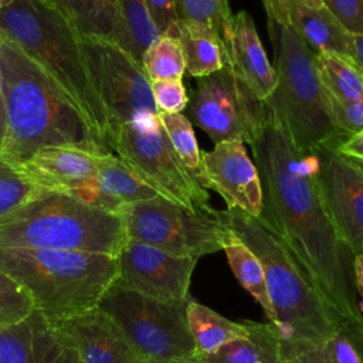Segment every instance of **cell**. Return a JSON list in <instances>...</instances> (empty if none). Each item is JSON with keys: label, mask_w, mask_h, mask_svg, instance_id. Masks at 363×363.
I'll use <instances>...</instances> for the list:
<instances>
[{"label": "cell", "mask_w": 363, "mask_h": 363, "mask_svg": "<svg viewBox=\"0 0 363 363\" xmlns=\"http://www.w3.org/2000/svg\"><path fill=\"white\" fill-rule=\"evenodd\" d=\"M250 147L262 187L258 218L279 237L345 325L363 323L353 281L354 255L328 213L315 152L298 149L269 111Z\"/></svg>", "instance_id": "obj_1"}, {"label": "cell", "mask_w": 363, "mask_h": 363, "mask_svg": "<svg viewBox=\"0 0 363 363\" xmlns=\"http://www.w3.org/2000/svg\"><path fill=\"white\" fill-rule=\"evenodd\" d=\"M0 68L6 119L0 160L23 163L41 147L64 145L106 153L64 94L17 44L1 34Z\"/></svg>", "instance_id": "obj_2"}, {"label": "cell", "mask_w": 363, "mask_h": 363, "mask_svg": "<svg viewBox=\"0 0 363 363\" xmlns=\"http://www.w3.org/2000/svg\"><path fill=\"white\" fill-rule=\"evenodd\" d=\"M214 216L258 257L264 267L274 311L271 325L278 333L281 350L320 343L345 326L285 244L262 220L237 208L214 210Z\"/></svg>", "instance_id": "obj_3"}, {"label": "cell", "mask_w": 363, "mask_h": 363, "mask_svg": "<svg viewBox=\"0 0 363 363\" xmlns=\"http://www.w3.org/2000/svg\"><path fill=\"white\" fill-rule=\"evenodd\" d=\"M0 34L17 44L64 94L106 153L111 126L94 89L79 34L47 1L16 0L0 11Z\"/></svg>", "instance_id": "obj_4"}, {"label": "cell", "mask_w": 363, "mask_h": 363, "mask_svg": "<svg viewBox=\"0 0 363 363\" xmlns=\"http://www.w3.org/2000/svg\"><path fill=\"white\" fill-rule=\"evenodd\" d=\"M0 269L31 298L51 323L98 308L119 275L118 257L61 250H0Z\"/></svg>", "instance_id": "obj_5"}, {"label": "cell", "mask_w": 363, "mask_h": 363, "mask_svg": "<svg viewBox=\"0 0 363 363\" xmlns=\"http://www.w3.org/2000/svg\"><path fill=\"white\" fill-rule=\"evenodd\" d=\"M126 241L119 213L67 193H44L0 217V250H61L118 257Z\"/></svg>", "instance_id": "obj_6"}, {"label": "cell", "mask_w": 363, "mask_h": 363, "mask_svg": "<svg viewBox=\"0 0 363 363\" xmlns=\"http://www.w3.org/2000/svg\"><path fill=\"white\" fill-rule=\"evenodd\" d=\"M277 85L264 101L301 150L337 149L349 135L335 123L315 68V54L286 23L267 14Z\"/></svg>", "instance_id": "obj_7"}, {"label": "cell", "mask_w": 363, "mask_h": 363, "mask_svg": "<svg viewBox=\"0 0 363 363\" xmlns=\"http://www.w3.org/2000/svg\"><path fill=\"white\" fill-rule=\"evenodd\" d=\"M190 299L163 302L112 285L98 308L147 363H183L197 353L187 323Z\"/></svg>", "instance_id": "obj_8"}, {"label": "cell", "mask_w": 363, "mask_h": 363, "mask_svg": "<svg viewBox=\"0 0 363 363\" xmlns=\"http://www.w3.org/2000/svg\"><path fill=\"white\" fill-rule=\"evenodd\" d=\"M111 150L162 197L193 211L214 213L207 190L176 155L159 115L113 128Z\"/></svg>", "instance_id": "obj_9"}, {"label": "cell", "mask_w": 363, "mask_h": 363, "mask_svg": "<svg viewBox=\"0 0 363 363\" xmlns=\"http://www.w3.org/2000/svg\"><path fill=\"white\" fill-rule=\"evenodd\" d=\"M129 240L176 257L199 259L224 248L231 230L216 216L193 211L162 196L121 207Z\"/></svg>", "instance_id": "obj_10"}, {"label": "cell", "mask_w": 363, "mask_h": 363, "mask_svg": "<svg viewBox=\"0 0 363 363\" xmlns=\"http://www.w3.org/2000/svg\"><path fill=\"white\" fill-rule=\"evenodd\" d=\"M191 125L216 143L241 140L251 145L268 118V108L233 72L228 62L210 75L197 78L184 109Z\"/></svg>", "instance_id": "obj_11"}, {"label": "cell", "mask_w": 363, "mask_h": 363, "mask_svg": "<svg viewBox=\"0 0 363 363\" xmlns=\"http://www.w3.org/2000/svg\"><path fill=\"white\" fill-rule=\"evenodd\" d=\"M79 43L111 133L122 123L159 115L150 79L140 62L108 40L79 35Z\"/></svg>", "instance_id": "obj_12"}, {"label": "cell", "mask_w": 363, "mask_h": 363, "mask_svg": "<svg viewBox=\"0 0 363 363\" xmlns=\"http://www.w3.org/2000/svg\"><path fill=\"white\" fill-rule=\"evenodd\" d=\"M197 261L128 238L118 254L119 275L113 285L163 302L187 301Z\"/></svg>", "instance_id": "obj_13"}, {"label": "cell", "mask_w": 363, "mask_h": 363, "mask_svg": "<svg viewBox=\"0 0 363 363\" xmlns=\"http://www.w3.org/2000/svg\"><path fill=\"white\" fill-rule=\"evenodd\" d=\"M312 150L333 227L353 255L363 254V172L332 147Z\"/></svg>", "instance_id": "obj_14"}, {"label": "cell", "mask_w": 363, "mask_h": 363, "mask_svg": "<svg viewBox=\"0 0 363 363\" xmlns=\"http://www.w3.org/2000/svg\"><path fill=\"white\" fill-rule=\"evenodd\" d=\"M203 186L220 194L227 208L241 210L252 217L262 213V187L258 169L241 140L216 143L201 155Z\"/></svg>", "instance_id": "obj_15"}, {"label": "cell", "mask_w": 363, "mask_h": 363, "mask_svg": "<svg viewBox=\"0 0 363 363\" xmlns=\"http://www.w3.org/2000/svg\"><path fill=\"white\" fill-rule=\"evenodd\" d=\"M0 363H79V356L60 328L34 311L0 328Z\"/></svg>", "instance_id": "obj_16"}, {"label": "cell", "mask_w": 363, "mask_h": 363, "mask_svg": "<svg viewBox=\"0 0 363 363\" xmlns=\"http://www.w3.org/2000/svg\"><path fill=\"white\" fill-rule=\"evenodd\" d=\"M99 155L81 146H45L18 164L44 189L81 199L95 182Z\"/></svg>", "instance_id": "obj_17"}, {"label": "cell", "mask_w": 363, "mask_h": 363, "mask_svg": "<svg viewBox=\"0 0 363 363\" xmlns=\"http://www.w3.org/2000/svg\"><path fill=\"white\" fill-rule=\"evenodd\" d=\"M55 325L77 349L79 363H147L99 308Z\"/></svg>", "instance_id": "obj_18"}, {"label": "cell", "mask_w": 363, "mask_h": 363, "mask_svg": "<svg viewBox=\"0 0 363 363\" xmlns=\"http://www.w3.org/2000/svg\"><path fill=\"white\" fill-rule=\"evenodd\" d=\"M225 52L233 72L258 99L265 101L277 85V75L248 11L233 14Z\"/></svg>", "instance_id": "obj_19"}, {"label": "cell", "mask_w": 363, "mask_h": 363, "mask_svg": "<svg viewBox=\"0 0 363 363\" xmlns=\"http://www.w3.org/2000/svg\"><path fill=\"white\" fill-rule=\"evenodd\" d=\"M160 196L113 153H101L88 204L119 213L121 207Z\"/></svg>", "instance_id": "obj_20"}, {"label": "cell", "mask_w": 363, "mask_h": 363, "mask_svg": "<svg viewBox=\"0 0 363 363\" xmlns=\"http://www.w3.org/2000/svg\"><path fill=\"white\" fill-rule=\"evenodd\" d=\"M288 24L306 43L313 54H333L352 60L353 40L325 7L291 3L286 7ZM353 61V60H352Z\"/></svg>", "instance_id": "obj_21"}, {"label": "cell", "mask_w": 363, "mask_h": 363, "mask_svg": "<svg viewBox=\"0 0 363 363\" xmlns=\"http://www.w3.org/2000/svg\"><path fill=\"white\" fill-rule=\"evenodd\" d=\"M247 320V319H245ZM247 335L211 353H196L191 363H281V342L275 328L267 322L247 320Z\"/></svg>", "instance_id": "obj_22"}, {"label": "cell", "mask_w": 363, "mask_h": 363, "mask_svg": "<svg viewBox=\"0 0 363 363\" xmlns=\"http://www.w3.org/2000/svg\"><path fill=\"white\" fill-rule=\"evenodd\" d=\"M174 38L180 43L184 71L201 78L221 69L227 61L225 45L220 34L210 26L177 20Z\"/></svg>", "instance_id": "obj_23"}, {"label": "cell", "mask_w": 363, "mask_h": 363, "mask_svg": "<svg viewBox=\"0 0 363 363\" xmlns=\"http://www.w3.org/2000/svg\"><path fill=\"white\" fill-rule=\"evenodd\" d=\"M81 37L119 44L121 27L116 0H47Z\"/></svg>", "instance_id": "obj_24"}, {"label": "cell", "mask_w": 363, "mask_h": 363, "mask_svg": "<svg viewBox=\"0 0 363 363\" xmlns=\"http://www.w3.org/2000/svg\"><path fill=\"white\" fill-rule=\"evenodd\" d=\"M187 323L199 353H211L248 332L245 319L230 320L194 299L187 305Z\"/></svg>", "instance_id": "obj_25"}, {"label": "cell", "mask_w": 363, "mask_h": 363, "mask_svg": "<svg viewBox=\"0 0 363 363\" xmlns=\"http://www.w3.org/2000/svg\"><path fill=\"white\" fill-rule=\"evenodd\" d=\"M230 268L241 286L250 292V295L264 309L268 322H274V311L267 291L265 272L258 257L231 231L224 248Z\"/></svg>", "instance_id": "obj_26"}, {"label": "cell", "mask_w": 363, "mask_h": 363, "mask_svg": "<svg viewBox=\"0 0 363 363\" xmlns=\"http://www.w3.org/2000/svg\"><path fill=\"white\" fill-rule=\"evenodd\" d=\"M315 68L325 91L339 101H363V71L333 54H315Z\"/></svg>", "instance_id": "obj_27"}, {"label": "cell", "mask_w": 363, "mask_h": 363, "mask_svg": "<svg viewBox=\"0 0 363 363\" xmlns=\"http://www.w3.org/2000/svg\"><path fill=\"white\" fill-rule=\"evenodd\" d=\"M119 14V47L142 62L146 48L160 35L150 20L145 0H116Z\"/></svg>", "instance_id": "obj_28"}, {"label": "cell", "mask_w": 363, "mask_h": 363, "mask_svg": "<svg viewBox=\"0 0 363 363\" xmlns=\"http://www.w3.org/2000/svg\"><path fill=\"white\" fill-rule=\"evenodd\" d=\"M159 119L176 155L190 174L203 186V153L199 147L191 122L183 113L159 112Z\"/></svg>", "instance_id": "obj_29"}, {"label": "cell", "mask_w": 363, "mask_h": 363, "mask_svg": "<svg viewBox=\"0 0 363 363\" xmlns=\"http://www.w3.org/2000/svg\"><path fill=\"white\" fill-rule=\"evenodd\" d=\"M281 363H362L343 328L332 337L309 346L281 350Z\"/></svg>", "instance_id": "obj_30"}, {"label": "cell", "mask_w": 363, "mask_h": 363, "mask_svg": "<svg viewBox=\"0 0 363 363\" xmlns=\"http://www.w3.org/2000/svg\"><path fill=\"white\" fill-rule=\"evenodd\" d=\"M48 191L21 164L0 160V217Z\"/></svg>", "instance_id": "obj_31"}, {"label": "cell", "mask_w": 363, "mask_h": 363, "mask_svg": "<svg viewBox=\"0 0 363 363\" xmlns=\"http://www.w3.org/2000/svg\"><path fill=\"white\" fill-rule=\"evenodd\" d=\"M142 67L150 81L182 79L184 58L177 38L159 35L143 52Z\"/></svg>", "instance_id": "obj_32"}, {"label": "cell", "mask_w": 363, "mask_h": 363, "mask_svg": "<svg viewBox=\"0 0 363 363\" xmlns=\"http://www.w3.org/2000/svg\"><path fill=\"white\" fill-rule=\"evenodd\" d=\"M174 9L177 20L196 21L213 27L225 45L233 18L228 0H174Z\"/></svg>", "instance_id": "obj_33"}, {"label": "cell", "mask_w": 363, "mask_h": 363, "mask_svg": "<svg viewBox=\"0 0 363 363\" xmlns=\"http://www.w3.org/2000/svg\"><path fill=\"white\" fill-rule=\"evenodd\" d=\"M34 312L30 295L0 269V328L16 325Z\"/></svg>", "instance_id": "obj_34"}, {"label": "cell", "mask_w": 363, "mask_h": 363, "mask_svg": "<svg viewBox=\"0 0 363 363\" xmlns=\"http://www.w3.org/2000/svg\"><path fill=\"white\" fill-rule=\"evenodd\" d=\"M157 112L162 113H182L189 102V95L182 79H157L150 81Z\"/></svg>", "instance_id": "obj_35"}, {"label": "cell", "mask_w": 363, "mask_h": 363, "mask_svg": "<svg viewBox=\"0 0 363 363\" xmlns=\"http://www.w3.org/2000/svg\"><path fill=\"white\" fill-rule=\"evenodd\" d=\"M326 95L336 126L349 136L363 132V101H339L328 92Z\"/></svg>", "instance_id": "obj_36"}, {"label": "cell", "mask_w": 363, "mask_h": 363, "mask_svg": "<svg viewBox=\"0 0 363 363\" xmlns=\"http://www.w3.org/2000/svg\"><path fill=\"white\" fill-rule=\"evenodd\" d=\"M352 35H363V0H320Z\"/></svg>", "instance_id": "obj_37"}, {"label": "cell", "mask_w": 363, "mask_h": 363, "mask_svg": "<svg viewBox=\"0 0 363 363\" xmlns=\"http://www.w3.org/2000/svg\"><path fill=\"white\" fill-rule=\"evenodd\" d=\"M145 4L157 33L174 38L177 23L174 0H145Z\"/></svg>", "instance_id": "obj_38"}, {"label": "cell", "mask_w": 363, "mask_h": 363, "mask_svg": "<svg viewBox=\"0 0 363 363\" xmlns=\"http://www.w3.org/2000/svg\"><path fill=\"white\" fill-rule=\"evenodd\" d=\"M291 3H299V4L309 6V7H319V6H322L320 0H262L265 13L268 16H272V17L278 18L282 23H286V24H288L286 7Z\"/></svg>", "instance_id": "obj_39"}, {"label": "cell", "mask_w": 363, "mask_h": 363, "mask_svg": "<svg viewBox=\"0 0 363 363\" xmlns=\"http://www.w3.org/2000/svg\"><path fill=\"white\" fill-rule=\"evenodd\" d=\"M336 152L345 156L363 159V132L350 135L342 145L337 146Z\"/></svg>", "instance_id": "obj_40"}, {"label": "cell", "mask_w": 363, "mask_h": 363, "mask_svg": "<svg viewBox=\"0 0 363 363\" xmlns=\"http://www.w3.org/2000/svg\"><path fill=\"white\" fill-rule=\"evenodd\" d=\"M343 332L349 337L352 346L354 347L360 362L363 363V323L360 325H345Z\"/></svg>", "instance_id": "obj_41"}, {"label": "cell", "mask_w": 363, "mask_h": 363, "mask_svg": "<svg viewBox=\"0 0 363 363\" xmlns=\"http://www.w3.org/2000/svg\"><path fill=\"white\" fill-rule=\"evenodd\" d=\"M353 281L356 292L363 296V254H357L353 258Z\"/></svg>", "instance_id": "obj_42"}, {"label": "cell", "mask_w": 363, "mask_h": 363, "mask_svg": "<svg viewBox=\"0 0 363 363\" xmlns=\"http://www.w3.org/2000/svg\"><path fill=\"white\" fill-rule=\"evenodd\" d=\"M353 50L352 60L363 71V35H352Z\"/></svg>", "instance_id": "obj_43"}, {"label": "cell", "mask_w": 363, "mask_h": 363, "mask_svg": "<svg viewBox=\"0 0 363 363\" xmlns=\"http://www.w3.org/2000/svg\"><path fill=\"white\" fill-rule=\"evenodd\" d=\"M6 132V119H4V99H3V78H1V68H0V152L3 147Z\"/></svg>", "instance_id": "obj_44"}, {"label": "cell", "mask_w": 363, "mask_h": 363, "mask_svg": "<svg viewBox=\"0 0 363 363\" xmlns=\"http://www.w3.org/2000/svg\"><path fill=\"white\" fill-rule=\"evenodd\" d=\"M345 156V155H342ZM345 159L352 163L354 167H357L360 172H363V159H357V157H352V156H345Z\"/></svg>", "instance_id": "obj_45"}, {"label": "cell", "mask_w": 363, "mask_h": 363, "mask_svg": "<svg viewBox=\"0 0 363 363\" xmlns=\"http://www.w3.org/2000/svg\"><path fill=\"white\" fill-rule=\"evenodd\" d=\"M13 1H16V0H0V4L4 7V6H7V4L13 3ZM41 1H47V0H41Z\"/></svg>", "instance_id": "obj_46"}, {"label": "cell", "mask_w": 363, "mask_h": 363, "mask_svg": "<svg viewBox=\"0 0 363 363\" xmlns=\"http://www.w3.org/2000/svg\"><path fill=\"white\" fill-rule=\"evenodd\" d=\"M1 9H3V6H1V4H0V11H1Z\"/></svg>", "instance_id": "obj_47"}, {"label": "cell", "mask_w": 363, "mask_h": 363, "mask_svg": "<svg viewBox=\"0 0 363 363\" xmlns=\"http://www.w3.org/2000/svg\"><path fill=\"white\" fill-rule=\"evenodd\" d=\"M183 363H191V362H183Z\"/></svg>", "instance_id": "obj_48"}]
</instances>
